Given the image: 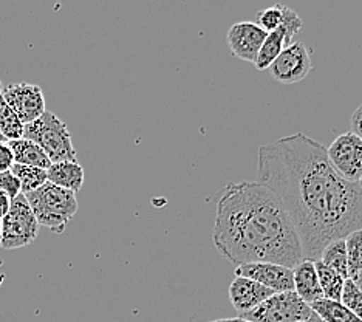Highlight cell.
Instances as JSON below:
<instances>
[{"instance_id": "obj_12", "label": "cell", "mask_w": 362, "mask_h": 322, "mask_svg": "<svg viewBox=\"0 0 362 322\" xmlns=\"http://www.w3.org/2000/svg\"><path fill=\"white\" fill-rule=\"evenodd\" d=\"M273 294H276L273 290L246 277H235L229 285V299L238 315L254 310Z\"/></svg>"}, {"instance_id": "obj_32", "label": "cell", "mask_w": 362, "mask_h": 322, "mask_svg": "<svg viewBox=\"0 0 362 322\" xmlns=\"http://www.w3.org/2000/svg\"><path fill=\"white\" fill-rule=\"evenodd\" d=\"M0 95H2V82H0Z\"/></svg>"}, {"instance_id": "obj_5", "label": "cell", "mask_w": 362, "mask_h": 322, "mask_svg": "<svg viewBox=\"0 0 362 322\" xmlns=\"http://www.w3.org/2000/svg\"><path fill=\"white\" fill-rule=\"evenodd\" d=\"M39 223L33 214L27 197L19 194L11 202V209L0 220V246L18 250L37 238Z\"/></svg>"}, {"instance_id": "obj_9", "label": "cell", "mask_w": 362, "mask_h": 322, "mask_svg": "<svg viewBox=\"0 0 362 322\" xmlns=\"http://www.w3.org/2000/svg\"><path fill=\"white\" fill-rule=\"evenodd\" d=\"M2 96L18 115L23 126L36 121L47 112L45 98L39 86L27 84V82L11 84L5 87Z\"/></svg>"}, {"instance_id": "obj_1", "label": "cell", "mask_w": 362, "mask_h": 322, "mask_svg": "<svg viewBox=\"0 0 362 322\" xmlns=\"http://www.w3.org/2000/svg\"><path fill=\"white\" fill-rule=\"evenodd\" d=\"M257 183L282 202L298 233L305 260L362 229V189L332 168L327 147L302 132L262 146Z\"/></svg>"}, {"instance_id": "obj_27", "label": "cell", "mask_w": 362, "mask_h": 322, "mask_svg": "<svg viewBox=\"0 0 362 322\" xmlns=\"http://www.w3.org/2000/svg\"><path fill=\"white\" fill-rule=\"evenodd\" d=\"M11 198L8 197L6 194L0 192V220H2L8 212L11 209Z\"/></svg>"}, {"instance_id": "obj_8", "label": "cell", "mask_w": 362, "mask_h": 322, "mask_svg": "<svg viewBox=\"0 0 362 322\" xmlns=\"http://www.w3.org/2000/svg\"><path fill=\"white\" fill-rule=\"evenodd\" d=\"M313 70L311 52L303 42H293L271 64L269 73L281 84H296L305 79Z\"/></svg>"}, {"instance_id": "obj_14", "label": "cell", "mask_w": 362, "mask_h": 322, "mask_svg": "<svg viewBox=\"0 0 362 322\" xmlns=\"http://www.w3.org/2000/svg\"><path fill=\"white\" fill-rule=\"evenodd\" d=\"M84 169L78 161H61L53 163L47 171V181L52 185L67 189L71 192L81 191L84 185Z\"/></svg>"}, {"instance_id": "obj_2", "label": "cell", "mask_w": 362, "mask_h": 322, "mask_svg": "<svg viewBox=\"0 0 362 322\" xmlns=\"http://www.w3.org/2000/svg\"><path fill=\"white\" fill-rule=\"evenodd\" d=\"M212 242L237 267L267 262L294 268L303 260L298 233L282 202L257 181L229 183L221 191Z\"/></svg>"}, {"instance_id": "obj_31", "label": "cell", "mask_w": 362, "mask_h": 322, "mask_svg": "<svg viewBox=\"0 0 362 322\" xmlns=\"http://www.w3.org/2000/svg\"><path fill=\"white\" fill-rule=\"evenodd\" d=\"M0 143H8V142H6V139L4 138V135H2V134H0Z\"/></svg>"}, {"instance_id": "obj_13", "label": "cell", "mask_w": 362, "mask_h": 322, "mask_svg": "<svg viewBox=\"0 0 362 322\" xmlns=\"http://www.w3.org/2000/svg\"><path fill=\"white\" fill-rule=\"evenodd\" d=\"M293 282L294 293L305 304L311 305L313 302L324 299V293L320 290L316 267L313 260L303 259L299 265L293 268Z\"/></svg>"}, {"instance_id": "obj_17", "label": "cell", "mask_w": 362, "mask_h": 322, "mask_svg": "<svg viewBox=\"0 0 362 322\" xmlns=\"http://www.w3.org/2000/svg\"><path fill=\"white\" fill-rule=\"evenodd\" d=\"M320 262L327 265L328 268H332L336 271L337 275L342 276L344 279H350L349 277V265H347V250H345V241L344 238H339V241H334L332 243H328L322 254H320Z\"/></svg>"}, {"instance_id": "obj_26", "label": "cell", "mask_w": 362, "mask_h": 322, "mask_svg": "<svg viewBox=\"0 0 362 322\" xmlns=\"http://www.w3.org/2000/svg\"><path fill=\"white\" fill-rule=\"evenodd\" d=\"M350 126H351L353 134L358 135L362 139V104L355 112H353L351 118H350Z\"/></svg>"}, {"instance_id": "obj_11", "label": "cell", "mask_w": 362, "mask_h": 322, "mask_svg": "<svg viewBox=\"0 0 362 322\" xmlns=\"http://www.w3.org/2000/svg\"><path fill=\"white\" fill-rule=\"evenodd\" d=\"M267 36L268 33L262 30L256 22H237L229 28L226 42L233 56L254 64Z\"/></svg>"}, {"instance_id": "obj_4", "label": "cell", "mask_w": 362, "mask_h": 322, "mask_svg": "<svg viewBox=\"0 0 362 322\" xmlns=\"http://www.w3.org/2000/svg\"><path fill=\"white\" fill-rule=\"evenodd\" d=\"M23 138L36 143L47 154L52 163L76 161V151L73 147L67 124L61 121L53 112H45L25 126Z\"/></svg>"}, {"instance_id": "obj_15", "label": "cell", "mask_w": 362, "mask_h": 322, "mask_svg": "<svg viewBox=\"0 0 362 322\" xmlns=\"http://www.w3.org/2000/svg\"><path fill=\"white\" fill-rule=\"evenodd\" d=\"M8 146L11 147L16 164H23V166H33L44 171L50 169L53 164L42 149L27 138L8 142Z\"/></svg>"}, {"instance_id": "obj_24", "label": "cell", "mask_w": 362, "mask_h": 322, "mask_svg": "<svg viewBox=\"0 0 362 322\" xmlns=\"http://www.w3.org/2000/svg\"><path fill=\"white\" fill-rule=\"evenodd\" d=\"M0 192L6 194L8 197L16 198L19 194H22L21 189V181L18 180V177L14 176L11 171L6 172H0Z\"/></svg>"}, {"instance_id": "obj_7", "label": "cell", "mask_w": 362, "mask_h": 322, "mask_svg": "<svg viewBox=\"0 0 362 322\" xmlns=\"http://www.w3.org/2000/svg\"><path fill=\"white\" fill-rule=\"evenodd\" d=\"M327 156L337 176L350 183H359L362 177V139L358 135L347 132L337 137L330 147H327Z\"/></svg>"}, {"instance_id": "obj_23", "label": "cell", "mask_w": 362, "mask_h": 322, "mask_svg": "<svg viewBox=\"0 0 362 322\" xmlns=\"http://www.w3.org/2000/svg\"><path fill=\"white\" fill-rule=\"evenodd\" d=\"M339 302L344 305V307H347L353 315H356L358 318L362 319V292L355 284V280L351 279L345 280Z\"/></svg>"}, {"instance_id": "obj_6", "label": "cell", "mask_w": 362, "mask_h": 322, "mask_svg": "<svg viewBox=\"0 0 362 322\" xmlns=\"http://www.w3.org/2000/svg\"><path fill=\"white\" fill-rule=\"evenodd\" d=\"M316 315L294 292L276 293L256 309L238 315L246 322H308Z\"/></svg>"}, {"instance_id": "obj_16", "label": "cell", "mask_w": 362, "mask_h": 322, "mask_svg": "<svg viewBox=\"0 0 362 322\" xmlns=\"http://www.w3.org/2000/svg\"><path fill=\"white\" fill-rule=\"evenodd\" d=\"M310 309L322 322H362L361 318L353 315L339 301H330L324 297V299L313 302Z\"/></svg>"}, {"instance_id": "obj_30", "label": "cell", "mask_w": 362, "mask_h": 322, "mask_svg": "<svg viewBox=\"0 0 362 322\" xmlns=\"http://www.w3.org/2000/svg\"><path fill=\"white\" fill-rule=\"evenodd\" d=\"M2 265H4V262H2V260H0V268H2ZM4 280H5V276L2 275V272H0V284H2V282H4Z\"/></svg>"}, {"instance_id": "obj_20", "label": "cell", "mask_w": 362, "mask_h": 322, "mask_svg": "<svg viewBox=\"0 0 362 322\" xmlns=\"http://www.w3.org/2000/svg\"><path fill=\"white\" fill-rule=\"evenodd\" d=\"M23 126L18 115L11 109L4 96L0 95V134L4 135L6 142H14V139L23 138Z\"/></svg>"}, {"instance_id": "obj_28", "label": "cell", "mask_w": 362, "mask_h": 322, "mask_svg": "<svg viewBox=\"0 0 362 322\" xmlns=\"http://www.w3.org/2000/svg\"><path fill=\"white\" fill-rule=\"evenodd\" d=\"M214 322H246V321H243V319H240V318H237V319H223V321H214ZM308 322H322V321H320L317 316H315V318H313V319L308 321Z\"/></svg>"}, {"instance_id": "obj_19", "label": "cell", "mask_w": 362, "mask_h": 322, "mask_svg": "<svg viewBox=\"0 0 362 322\" xmlns=\"http://www.w3.org/2000/svg\"><path fill=\"white\" fill-rule=\"evenodd\" d=\"M294 13L296 11L291 10V8H288L286 5L276 4L273 6L265 8V10H260L256 14V23L262 30L271 33L284 27Z\"/></svg>"}, {"instance_id": "obj_22", "label": "cell", "mask_w": 362, "mask_h": 322, "mask_svg": "<svg viewBox=\"0 0 362 322\" xmlns=\"http://www.w3.org/2000/svg\"><path fill=\"white\" fill-rule=\"evenodd\" d=\"M344 241L347 250L349 277L355 279L362 271V229L349 234Z\"/></svg>"}, {"instance_id": "obj_18", "label": "cell", "mask_w": 362, "mask_h": 322, "mask_svg": "<svg viewBox=\"0 0 362 322\" xmlns=\"http://www.w3.org/2000/svg\"><path fill=\"white\" fill-rule=\"evenodd\" d=\"M315 267H316V272H317L320 290H322L325 299L339 301L342 288H344V282L347 279H344L342 276L337 275L336 271L324 265L320 260L315 262Z\"/></svg>"}, {"instance_id": "obj_3", "label": "cell", "mask_w": 362, "mask_h": 322, "mask_svg": "<svg viewBox=\"0 0 362 322\" xmlns=\"http://www.w3.org/2000/svg\"><path fill=\"white\" fill-rule=\"evenodd\" d=\"M25 197L39 226L50 229L56 234H62L69 222L78 212L76 194L48 181L36 191L25 194Z\"/></svg>"}, {"instance_id": "obj_21", "label": "cell", "mask_w": 362, "mask_h": 322, "mask_svg": "<svg viewBox=\"0 0 362 322\" xmlns=\"http://www.w3.org/2000/svg\"><path fill=\"white\" fill-rule=\"evenodd\" d=\"M11 172L21 181V189L23 195L36 191V189H39L40 186L47 183V171L44 169L23 166V164L14 163Z\"/></svg>"}, {"instance_id": "obj_25", "label": "cell", "mask_w": 362, "mask_h": 322, "mask_svg": "<svg viewBox=\"0 0 362 322\" xmlns=\"http://www.w3.org/2000/svg\"><path fill=\"white\" fill-rule=\"evenodd\" d=\"M14 164V156L8 143H0V172L11 171Z\"/></svg>"}, {"instance_id": "obj_33", "label": "cell", "mask_w": 362, "mask_h": 322, "mask_svg": "<svg viewBox=\"0 0 362 322\" xmlns=\"http://www.w3.org/2000/svg\"><path fill=\"white\" fill-rule=\"evenodd\" d=\"M359 186H361V189H362V177H361V180H359Z\"/></svg>"}, {"instance_id": "obj_10", "label": "cell", "mask_w": 362, "mask_h": 322, "mask_svg": "<svg viewBox=\"0 0 362 322\" xmlns=\"http://www.w3.org/2000/svg\"><path fill=\"white\" fill-rule=\"evenodd\" d=\"M235 277L251 279L274 293L294 292L293 268L276 265V263H245L235 267Z\"/></svg>"}, {"instance_id": "obj_29", "label": "cell", "mask_w": 362, "mask_h": 322, "mask_svg": "<svg viewBox=\"0 0 362 322\" xmlns=\"http://www.w3.org/2000/svg\"><path fill=\"white\" fill-rule=\"evenodd\" d=\"M351 280H355V284L359 287V290L362 292V271L359 272V275L355 279H351Z\"/></svg>"}]
</instances>
